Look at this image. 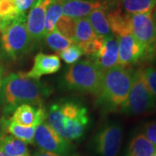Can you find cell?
I'll use <instances>...</instances> for the list:
<instances>
[{"instance_id": "7c38bea8", "label": "cell", "mask_w": 156, "mask_h": 156, "mask_svg": "<svg viewBox=\"0 0 156 156\" xmlns=\"http://www.w3.org/2000/svg\"><path fill=\"white\" fill-rule=\"evenodd\" d=\"M47 110L44 105L24 103L18 106L13 112L10 120L23 127H35L46 121Z\"/></svg>"}, {"instance_id": "30bf717a", "label": "cell", "mask_w": 156, "mask_h": 156, "mask_svg": "<svg viewBox=\"0 0 156 156\" xmlns=\"http://www.w3.org/2000/svg\"><path fill=\"white\" fill-rule=\"evenodd\" d=\"M119 45L118 65L130 68L132 65L147 61L144 46L134 38L132 34L117 37Z\"/></svg>"}, {"instance_id": "2e32d148", "label": "cell", "mask_w": 156, "mask_h": 156, "mask_svg": "<svg viewBox=\"0 0 156 156\" xmlns=\"http://www.w3.org/2000/svg\"><path fill=\"white\" fill-rule=\"evenodd\" d=\"M108 22L112 33L115 37L131 34L130 17L131 15L125 13L119 7H111L105 10Z\"/></svg>"}, {"instance_id": "d6a6232c", "label": "cell", "mask_w": 156, "mask_h": 156, "mask_svg": "<svg viewBox=\"0 0 156 156\" xmlns=\"http://www.w3.org/2000/svg\"><path fill=\"white\" fill-rule=\"evenodd\" d=\"M4 82L3 75H0V105L4 102Z\"/></svg>"}, {"instance_id": "f35d334b", "label": "cell", "mask_w": 156, "mask_h": 156, "mask_svg": "<svg viewBox=\"0 0 156 156\" xmlns=\"http://www.w3.org/2000/svg\"><path fill=\"white\" fill-rule=\"evenodd\" d=\"M0 31H1V23H0Z\"/></svg>"}, {"instance_id": "e575fe53", "label": "cell", "mask_w": 156, "mask_h": 156, "mask_svg": "<svg viewBox=\"0 0 156 156\" xmlns=\"http://www.w3.org/2000/svg\"><path fill=\"white\" fill-rule=\"evenodd\" d=\"M153 17H154V21H155L156 23V4H155V6H154V13Z\"/></svg>"}, {"instance_id": "ac0fdd59", "label": "cell", "mask_w": 156, "mask_h": 156, "mask_svg": "<svg viewBox=\"0 0 156 156\" xmlns=\"http://www.w3.org/2000/svg\"><path fill=\"white\" fill-rule=\"evenodd\" d=\"M0 147L8 156H31L27 144L11 134L0 135Z\"/></svg>"}, {"instance_id": "74e56055", "label": "cell", "mask_w": 156, "mask_h": 156, "mask_svg": "<svg viewBox=\"0 0 156 156\" xmlns=\"http://www.w3.org/2000/svg\"><path fill=\"white\" fill-rule=\"evenodd\" d=\"M152 156H156V152H155V153H154V154H153V155H152Z\"/></svg>"}, {"instance_id": "d590c367", "label": "cell", "mask_w": 156, "mask_h": 156, "mask_svg": "<svg viewBox=\"0 0 156 156\" xmlns=\"http://www.w3.org/2000/svg\"><path fill=\"white\" fill-rule=\"evenodd\" d=\"M0 75H3V69L0 66Z\"/></svg>"}, {"instance_id": "e0dca14e", "label": "cell", "mask_w": 156, "mask_h": 156, "mask_svg": "<svg viewBox=\"0 0 156 156\" xmlns=\"http://www.w3.org/2000/svg\"><path fill=\"white\" fill-rule=\"evenodd\" d=\"M156 148L140 132L131 139L125 156H152Z\"/></svg>"}, {"instance_id": "1f68e13d", "label": "cell", "mask_w": 156, "mask_h": 156, "mask_svg": "<svg viewBox=\"0 0 156 156\" xmlns=\"http://www.w3.org/2000/svg\"><path fill=\"white\" fill-rule=\"evenodd\" d=\"M31 156H81L79 154H67V155H62V154H57L54 153H50V152H46V151L39 150L35 152L33 155Z\"/></svg>"}, {"instance_id": "4fadbf2b", "label": "cell", "mask_w": 156, "mask_h": 156, "mask_svg": "<svg viewBox=\"0 0 156 156\" xmlns=\"http://www.w3.org/2000/svg\"><path fill=\"white\" fill-rule=\"evenodd\" d=\"M91 58L103 72L118 65L119 45L118 39L115 35L105 37L102 47L95 56Z\"/></svg>"}, {"instance_id": "52a82bcc", "label": "cell", "mask_w": 156, "mask_h": 156, "mask_svg": "<svg viewBox=\"0 0 156 156\" xmlns=\"http://www.w3.org/2000/svg\"><path fill=\"white\" fill-rule=\"evenodd\" d=\"M131 34L146 50L147 61L156 56V23L152 12L134 14L130 17Z\"/></svg>"}, {"instance_id": "6da1fadb", "label": "cell", "mask_w": 156, "mask_h": 156, "mask_svg": "<svg viewBox=\"0 0 156 156\" xmlns=\"http://www.w3.org/2000/svg\"><path fill=\"white\" fill-rule=\"evenodd\" d=\"M88 109L79 101L63 99L52 103L48 110L46 122L63 139L69 141L83 137L89 125Z\"/></svg>"}, {"instance_id": "603a6c76", "label": "cell", "mask_w": 156, "mask_h": 156, "mask_svg": "<svg viewBox=\"0 0 156 156\" xmlns=\"http://www.w3.org/2000/svg\"><path fill=\"white\" fill-rule=\"evenodd\" d=\"M97 35L87 18H79L76 20V30H75V44H83L94 39Z\"/></svg>"}, {"instance_id": "d4e9b609", "label": "cell", "mask_w": 156, "mask_h": 156, "mask_svg": "<svg viewBox=\"0 0 156 156\" xmlns=\"http://www.w3.org/2000/svg\"><path fill=\"white\" fill-rule=\"evenodd\" d=\"M20 13L17 10L15 0H0V23L10 22L17 18Z\"/></svg>"}, {"instance_id": "484cf974", "label": "cell", "mask_w": 156, "mask_h": 156, "mask_svg": "<svg viewBox=\"0 0 156 156\" xmlns=\"http://www.w3.org/2000/svg\"><path fill=\"white\" fill-rule=\"evenodd\" d=\"M76 20L72 17L62 15L56 22L55 30L59 31L68 39L75 43V30H76Z\"/></svg>"}, {"instance_id": "d6986e66", "label": "cell", "mask_w": 156, "mask_h": 156, "mask_svg": "<svg viewBox=\"0 0 156 156\" xmlns=\"http://www.w3.org/2000/svg\"><path fill=\"white\" fill-rule=\"evenodd\" d=\"M87 19L97 36L105 38L114 35L112 33L107 19L105 9L100 8L93 11L88 16Z\"/></svg>"}, {"instance_id": "277c9868", "label": "cell", "mask_w": 156, "mask_h": 156, "mask_svg": "<svg viewBox=\"0 0 156 156\" xmlns=\"http://www.w3.org/2000/svg\"><path fill=\"white\" fill-rule=\"evenodd\" d=\"M0 32V52L9 60L17 61L35 48L27 30L25 14L1 23Z\"/></svg>"}, {"instance_id": "ffe728a7", "label": "cell", "mask_w": 156, "mask_h": 156, "mask_svg": "<svg viewBox=\"0 0 156 156\" xmlns=\"http://www.w3.org/2000/svg\"><path fill=\"white\" fill-rule=\"evenodd\" d=\"M156 0H116V6L129 15L152 12Z\"/></svg>"}, {"instance_id": "83f0119b", "label": "cell", "mask_w": 156, "mask_h": 156, "mask_svg": "<svg viewBox=\"0 0 156 156\" xmlns=\"http://www.w3.org/2000/svg\"><path fill=\"white\" fill-rule=\"evenodd\" d=\"M103 40L104 38L100 36H96L95 38L92 39L88 43H85L83 44H79L78 46L83 50V53L88 57L94 56L101 49L103 44Z\"/></svg>"}, {"instance_id": "8d00e7d4", "label": "cell", "mask_w": 156, "mask_h": 156, "mask_svg": "<svg viewBox=\"0 0 156 156\" xmlns=\"http://www.w3.org/2000/svg\"><path fill=\"white\" fill-rule=\"evenodd\" d=\"M154 110H156V100H155V101H154Z\"/></svg>"}, {"instance_id": "ba28073f", "label": "cell", "mask_w": 156, "mask_h": 156, "mask_svg": "<svg viewBox=\"0 0 156 156\" xmlns=\"http://www.w3.org/2000/svg\"><path fill=\"white\" fill-rule=\"evenodd\" d=\"M122 125L116 122L105 124L92 140V149L99 156H117L122 141Z\"/></svg>"}, {"instance_id": "3957f363", "label": "cell", "mask_w": 156, "mask_h": 156, "mask_svg": "<svg viewBox=\"0 0 156 156\" xmlns=\"http://www.w3.org/2000/svg\"><path fill=\"white\" fill-rule=\"evenodd\" d=\"M134 69L116 65L103 72L96 105L103 112L121 111L128 100L133 82Z\"/></svg>"}, {"instance_id": "7a4b0ae2", "label": "cell", "mask_w": 156, "mask_h": 156, "mask_svg": "<svg viewBox=\"0 0 156 156\" xmlns=\"http://www.w3.org/2000/svg\"><path fill=\"white\" fill-rule=\"evenodd\" d=\"M51 93L48 84L26 76L25 72L11 73L4 82V114H13L17 107L24 103L43 105Z\"/></svg>"}, {"instance_id": "9c48e42d", "label": "cell", "mask_w": 156, "mask_h": 156, "mask_svg": "<svg viewBox=\"0 0 156 156\" xmlns=\"http://www.w3.org/2000/svg\"><path fill=\"white\" fill-rule=\"evenodd\" d=\"M34 143L40 150L67 155L75 150L70 141L63 139L50 127L46 121L36 128L34 134Z\"/></svg>"}, {"instance_id": "f1b7e54d", "label": "cell", "mask_w": 156, "mask_h": 156, "mask_svg": "<svg viewBox=\"0 0 156 156\" xmlns=\"http://www.w3.org/2000/svg\"><path fill=\"white\" fill-rule=\"evenodd\" d=\"M143 76L150 93L156 100V68L149 65L142 68Z\"/></svg>"}, {"instance_id": "8992f818", "label": "cell", "mask_w": 156, "mask_h": 156, "mask_svg": "<svg viewBox=\"0 0 156 156\" xmlns=\"http://www.w3.org/2000/svg\"><path fill=\"white\" fill-rule=\"evenodd\" d=\"M154 101L155 99L146 83L142 68L134 70L128 100L124 103L121 112L127 115H140L153 110Z\"/></svg>"}, {"instance_id": "8fae6325", "label": "cell", "mask_w": 156, "mask_h": 156, "mask_svg": "<svg viewBox=\"0 0 156 156\" xmlns=\"http://www.w3.org/2000/svg\"><path fill=\"white\" fill-rule=\"evenodd\" d=\"M53 0H36L31 6L28 17H26V27L34 47L44 40L46 11Z\"/></svg>"}, {"instance_id": "7402d4cb", "label": "cell", "mask_w": 156, "mask_h": 156, "mask_svg": "<svg viewBox=\"0 0 156 156\" xmlns=\"http://www.w3.org/2000/svg\"><path fill=\"white\" fill-rule=\"evenodd\" d=\"M44 43L48 49L54 52H61L73 44H75L73 41L62 36L56 30H54L53 31L45 35L44 37Z\"/></svg>"}, {"instance_id": "cb8c5ba5", "label": "cell", "mask_w": 156, "mask_h": 156, "mask_svg": "<svg viewBox=\"0 0 156 156\" xmlns=\"http://www.w3.org/2000/svg\"><path fill=\"white\" fill-rule=\"evenodd\" d=\"M62 13V0H53L46 11L44 23L45 35L53 31L56 27V22Z\"/></svg>"}, {"instance_id": "5bb4252c", "label": "cell", "mask_w": 156, "mask_h": 156, "mask_svg": "<svg viewBox=\"0 0 156 156\" xmlns=\"http://www.w3.org/2000/svg\"><path fill=\"white\" fill-rule=\"evenodd\" d=\"M61 66V60L57 55H47L40 52L34 58L31 69L25 72V75L30 78L39 80L43 76L56 73Z\"/></svg>"}, {"instance_id": "4dcf8cb0", "label": "cell", "mask_w": 156, "mask_h": 156, "mask_svg": "<svg viewBox=\"0 0 156 156\" xmlns=\"http://www.w3.org/2000/svg\"><path fill=\"white\" fill-rule=\"evenodd\" d=\"M35 1L36 0H15V3L19 12L25 14V11L33 5Z\"/></svg>"}, {"instance_id": "4316f807", "label": "cell", "mask_w": 156, "mask_h": 156, "mask_svg": "<svg viewBox=\"0 0 156 156\" xmlns=\"http://www.w3.org/2000/svg\"><path fill=\"white\" fill-rule=\"evenodd\" d=\"M83 55V50L81 48L76 44H73L67 49L59 52V57L66 62L69 65H74L78 62V60L81 58V56Z\"/></svg>"}, {"instance_id": "836d02e7", "label": "cell", "mask_w": 156, "mask_h": 156, "mask_svg": "<svg viewBox=\"0 0 156 156\" xmlns=\"http://www.w3.org/2000/svg\"><path fill=\"white\" fill-rule=\"evenodd\" d=\"M0 156H8L7 154H6L3 151V149H2L1 147H0Z\"/></svg>"}, {"instance_id": "5b68a950", "label": "cell", "mask_w": 156, "mask_h": 156, "mask_svg": "<svg viewBox=\"0 0 156 156\" xmlns=\"http://www.w3.org/2000/svg\"><path fill=\"white\" fill-rule=\"evenodd\" d=\"M103 71L91 58L83 60L69 68L62 78L65 89L95 95L99 94Z\"/></svg>"}, {"instance_id": "9a60e30c", "label": "cell", "mask_w": 156, "mask_h": 156, "mask_svg": "<svg viewBox=\"0 0 156 156\" xmlns=\"http://www.w3.org/2000/svg\"><path fill=\"white\" fill-rule=\"evenodd\" d=\"M103 8V0H62L64 16L74 19L85 18L96 9Z\"/></svg>"}, {"instance_id": "44dd1931", "label": "cell", "mask_w": 156, "mask_h": 156, "mask_svg": "<svg viewBox=\"0 0 156 156\" xmlns=\"http://www.w3.org/2000/svg\"><path fill=\"white\" fill-rule=\"evenodd\" d=\"M4 127L9 134L23 141L26 144H34L35 127H23L7 119L4 122Z\"/></svg>"}, {"instance_id": "f546056e", "label": "cell", "mask_w": 156, "mask_h": 156, "mask_svg": "<svg viewBox=\"0 0 156 156\" xmlns=\"http://www.w3.org/2000/svg\"><path fill=\"white\" fill-rule=\"evenodd\" d=\"M140 133L143 134L152 143V145L156 148V121H151V122H146L143 125Z\"/></svg>"}]
</instances>
